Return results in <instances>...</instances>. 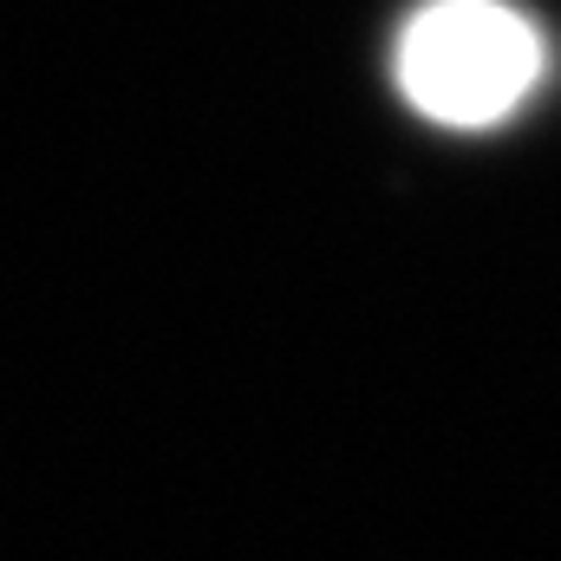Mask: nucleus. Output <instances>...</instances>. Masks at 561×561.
Instances as JSON below:
<instances>
[{
	"instance_id": "obj_1",
	"label": "nucleus",
	"mask_w": 561,
	"mask_h": 561,
	"mask_svg": "<svg viewBox=\"0 0 561 561\" xmlns=\"http://www.w3.org/2000/svg\"><path fill=\"white\" fill-rule=\"evenodd\" d=\"M542 72L549 39L510 0H424L392 46L405 105L444 131H490L516 118Z\"/></svg>"
}]
</instances>
